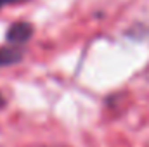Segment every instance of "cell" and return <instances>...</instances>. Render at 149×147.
<instances>
[{"mask_svg": "<svg viewBox=\"0 0 149 147\" xmlns=\"http://www.w3.org/2000/svg\"><path fill=\"white\" fill-rule=\"evenodd\" d=\"M33 33H35V28H33L31 23H28V21H17V23H14V24L9 26V30L5 33V40H7L9 45L19 47V45L30 42V38L33 37Z\"/></svg>", "mask_w": 149, "mask_h": 147, "instance_id": "obj_1", "label": "cell"}, {"mask_svg": "<svg viewBox=\"0 0 149 147\" xmlns=\"http://www.w3.org/2000/svg\"><path fill=\"white\" fill-rule=\"evenodd\" d=\"M23 59V50H19L16 45L2 47L0 49V66H10Z\"/></svg>", "mask_w": 149, "mask_h": 147, "instance_id": "obj_2", "label": "cell"}, {"mask_svg": "<svg viewBox=\"0 0 149 147\" xmlns=\"http://www.w3.org/2000/svg\"><path fill=\"white\" fill-rule=\"evenodd\" d=\"M28 0H0V9L7 7V5H16V3H24Z\"/></svg>", "mask_w": 149, "mask_h": 147, "instance_id": "obj_3", "label": "cell"}, {"mask_svg": "<svg viewBox=\"0 0 149 147\" xmlns=\"http://www.w3.org/2000/svg\"><path fill=\"white\" fill-rule=\"evenodd\" d=\"M5 106V101H3V97H2V94H0V107H3Z\"/></svg>", "mask_w": 149, "mask_h": 147, "instance_id": "obj_4", "label": "cell"}]
</instances>
